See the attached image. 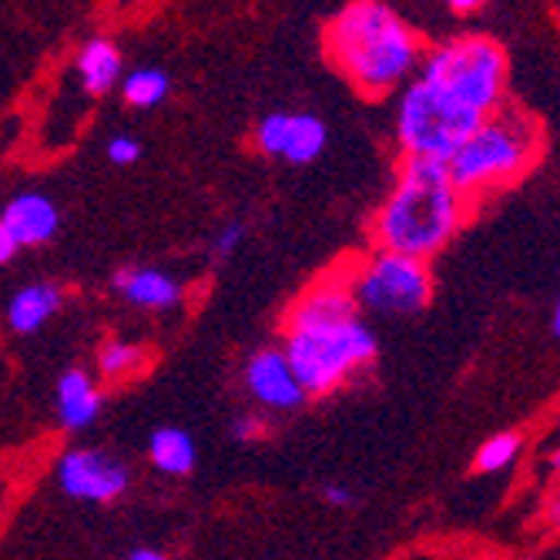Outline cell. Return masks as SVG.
Returning <instances> with one entry per match:
<instances>
[{"label":"cell","mask_w":560,"mask_h":560,"mask_svg":"<svg viewBox=\"0 0 560 560\" xmlns=\"http://www.w3.org/2000/svg\"><path fill=\"white\" fill-rule=\"evenodd\" d=\"M323 497H326V503H332V506H349V503H352V490L342 487V483H329V487L323 490Z\"/></svg>","instance_id":"obj_23"},{"label":"cell","mask_w":560,"mask_h":560,"mask_svg":"<svg viewBox=\"0 0 560 560\" xmlns=\"http://www.w3.org/2000/svg\"><path fill=\"white\" fill-rule=\"evenodd\" d=\"M148 456L162 474L185 477L195 467V440L178 427H162L148 440Z\"/></svg>","instance_id":"obj_17"},{"label":"cell","mask_w":560,"mask_h":560,"mask_svg":"<svg viewBox=\"0 0 560 560\" xmlns=\"http://www.w3.org/2000/svg\"><path fill=\"white\" fill-rule=\"evenodd\" d=\"M138 159H141V144H138L135 138L115 135V138L108 141V162H115V165H135Z\"/></svg>","instance_id":"obj_21"},{"label":"cell","mask_w":560,"mask_h":560,"mask_svg":"<svg viewBox=\"0 0 560 560\" xmlns=\"http://www.w3.org/2000/svg\"><path fill=\"white\" fill-rule=\"evenodd\" d=\"M547 521H550V527L560 530V493L547 503Z\"/></svg>","instance_id":"obj_28"},{"label":"cell","mask_w":560,"mask_h":560,"mask_svg":"<svg viewBox=\"0 0 560 560\" xmlns=\"http://www.w3.org/2000/svg\"><path fill=\"white\" fill-rule=\"evenodd\" d=\"M112 282L128 302L141 305V310H175V305L182 302V295H185L182 282L175 276L162 272V269H135V266H128V269H118L112 276Z\"/></svg>","instance_id":"obj_13"},{"label":"cell","mask_w":560,"mask_h":560,"mask_svg":"<svg viewBox=\"0 0 560 560\" xmlns=\"http://www.w3.org/2000/svg\"><path fill=\"white\" fill-rule=\"evenodd\" d=\"M517 453H521V436L517 433H497L490 436L480 450H477V460L474 467L480 474H497L503 467H511L517 460Z\"/></svg>","instance_id":"obj_20"},{"label":"cell","mask_w":560,"mask_h":560,"mask_svg":"<svg viewBox=\"0 0 560 560\" xmlns=\"http://www.w3.org/2000/svg\"><path fill=\"white\" fill-rule=\"evenodd\" d=\"M553 332L560 336V299H557V305H553Z\"/></svg>","instance_id":"obj_29"},{"label":"cell","mask_w":560,"mask_h":560,"mask_svg":"<svg viewBox=\"0 0 560 560\" xmlns=\"http://www.w3.org/2000/svg\"><path fill=\"white\" fill-rule=\"evenodd\" d=\"M61 302H65V295L55 282H31V285L18 289L14 299L8 302V326L18 336H31L40 326H47L50 316H58Z\"/></svg>","instance_id":"obj_14"},{"label":"cell","mask_w":560,"mask_h":560,"mask_svg":"<svg viewBox=\"0 0 560 560\" xmlns=\"http://www.w3.org/2000/svg\"><path fill=\"white\" fill-rule=\"evenodd\" d=\"M101 413V393L84 370H65L58 380V417L65 430H84Z\"/></svg>","instance_id":"obj_16"},{"label":"cell","mask_w":560,"mask_h":560,"mask_svg":"<svg viewBox=\"0 0 560 560\" xmlns=\"http://www.w3.org/2000/svg\"><path fill=\"white\" fill-rule=\"evenodd\" d=\"M506 50L483 34H467L423 55L420 81L453 97L456 105L487 118L503 108L506 94Z\"/></svg>","instance_id":"obj_5"},{"label":"cell","mask_w":560,"mask_h":560,"mask_svg":"<svg viewBox=\"0 0 560 560\" xmlns=\"http://www.w3.org/2000/svg\"><path fill=\"white\" fill-rule=\"evenodd\" d=\"M285 360L305 396H329L376 360V336L363 319L285 329Z\"/></svg>","instance_id":"obj_4"},{"label":"cell","mask_w":560,"mask_h":560,"mask_svg":"<svg viewBox=\"0 0 560 560\" xmlns=\"http://www.w3.org/2000/svg\"><path fill=\"white\" fill-rule=\"evenodd\" d=\"M540 159V125L521 108H500L487 115L477 131L446 162L453 188L467 206L517 185Z\"/></svg>","instance_id":"obj_3"},{"label":"cell","mask_w":560,"mask_h":560,"mask_svg":"<svg viewBox=\"0 0 560 560\" xmlns=\"http://www.w3.org/2000/svg\"><path fill=\"white\" fill-rule=\"evenodd\" d=\"M18 248H21V245L11 238V232H8L4 225H0V266H8V262L18 256Z\"/></svg>","instance_id":"obj_24"},{"label":"cell","mask_w":560,"mask_h":560,"mask_svg":"<svg viewBox=\"0 0 560 560\" xmlns=\"http://www.w3.org/2000/svg\"><path fill=\"white\" fill-rule=\"evenodd\" d=\"M242 235H245V229H242L238 222L225 225V229H222V232L215 235V242H212V256H215V259H229V256H232V252L238 248Z\"/></svg>","instance_id":"obj_22"},{"label":"cell","mask_w":560,"mask_h":560,"mask_svg":"<svg viewBox=\"0 0 560 560\" xmlns=\"http://www.w3.org/2000/svg\"><path fill=\"white\" fill-rule=\"evenodd\" d=\"M232 433H235V440L256 436V420H252V417H238V420H235V427H232Z\"/></svg>","instance_id":"obj_25"},{"label":"cell","mask_w":560,"mask_h":560,"mask_svg":"<svg viewBox=\"0 0 560 560\" xmlns=\"http://www.w3.org/2000/svg\"><path fill=\"white\" fill-rule=\"evenodd\" d=\"M0 225L11 232V238L24 248L31 245H44L58 235L61 225V212L58 206L40 191H24L18 198L8 201L4 215H0Z\"/></svg>","instance_id":"obj_12"},{"label":"cell","mask_w":560,"mask_h":560,"mask_svg":"<svg viewBox=\"0 0 560 560\" xmlns=\"http://www.w3.org/2000/svg\"><path fill=\"white\" fill-rule=\"evenodd\" d=\"M480 8H483L480 0H453V4H450L453 14H474V11H480Z\"/></svg>","instance_id":"obj_27"},{"label":"cell","mask_w":560,"mask_h":560,"mask_svg":"<svg viewBox=\"0 0 560 560\" xmlns=\"http://www.w3.org/2000/svg\"><path fill=\"white\" fill-rule=\"evenodd\" d=\"M172 81L162 68H138L121 78V94L131 108H155L168 97Z\"/></svg>","instance_id":"obj_18"},{"label":"cell","mask_w":560,"mask_h":560,"mask_svg":"<svg viewBox=\"0 0 560 560\" xmlns=\"http://www.w3.org/2000/svg\"><path fill=\"white\" fill-rule=\"evenodd\" d=\"M329 61L366 97L389 94L423 65V40L389 4L352 0L323 31Z\"/></svg>","instance_id":"obj_1"},{"label":"cell","mask_w":560,"mask_h":560,"mask_svg":"<svg viewBox=\"0 0 560 560\" xmlns=\"http://www.w3.org/2000/svg\"><path fill=\"white\" fill-rule=\"evenodd\" d=\"M349 292L360 310L380 316H413L427 310L433 299V276L427 262L393 256V252H373L363 266H355L349 276Z\"/></svg>","instance_id":"obj_7"},{"label":"cell","mask_w":560,"mask_h":560,"mask_svg":"<svg viewBox=\"0 0 560 560\" xmlns=\"http://www.w3.org/2000/svg\"><path fill=\"white\" fill-rule=\"evenodd\" d=\"M128 560H168V553L151 550V547H138V550H131V553H128Z\"/></svg>","instance_id":"obj_26"},{"label":"cell","mask_w":560,"mask_h":560,"mask_svg":"<svg viewBox=\"0 0 560 560\" xmlns=\"http://www.w3.org/2000/svg\"><path fill=\"white\" fill-rule=\"evenodd\" d=\"M121 50L115 40L108 37H91L81 55H78V78H81V88L91 94V97H101L108 94L118 81H121Z\"/></svg>","instance_id":"obj_15"},{"label":"cell","mask_w":560,"mask_h":560,"mask_svg":"<svg viewBox=\"0 0 560 560\" xmlns=\"http://www.w3.org/2000/svg\"><path fill=\"white\" fill-rule=\"evenodd\" d=\"M245 386L269 410H295V406L310 399L299 386L282 349H259L252 355L245 363Z\"/></svg>","instance_id":"obj_10"},{"label":"cell","mask_w":560,"mask_h":560,"mask_svg":"<svg viewBox=\"0 0 560 560\" xmlns=\"http://www.w3.org/2000/svg\"><path fill=\"white\" fill-rule=\"evenodd\" d=\"M480 121V115L456 105L453 97L440 94L436 88L417 78L402 91L396 108V138L402 148V159L446 165L460 151V144L477 131Z\"/></svg>","instance_id":"obj_6"},{"label":"cell","mask_w":560,"mask_h":560,"mask_svg":"<svg viewBox=\"0 0 560 560\" xmlns=\"http://www.w3.org/2000/svg\"><path fill=\"white\" fill-rule=\"evenodd\" d=\"M144 349L135 346V342H121V339H112L101 346L97 352V370L105 380H125V376H135L141 366H144Z\"/></svg>","instance_id":"obj_19"},{"label":"cell","mask_w":560,"mask_h":560,"mask_svg":"<svg viewBox=\"0 0 560 560\" xmlns=\"http://www.w3.org/2000/svg\"><path fill=\"white\" fill-rule=\"evenodd\" d=\"M58 483L74 500L115 503L118 497H125L131 474L115 456L101 453L94 446H78V450H68L58 460Z\"/></svg>","instance_id":"obj_8"},{"label":"cell","mask_w":560,"mask_h":560,"mask_svg":"<svg viewBox=\"0 0 560 560\" xmlns=\"http://www.w3.org/2000/svg\"><path fill=\"white\" fill-rule=\"evenodd\" d=\"M360 319V305H355L346 279H323L313 289H305L285 316V329L299 326H323V323H346Z\"/></svg>","instance_id":"obj_11"},{"label":"cell","mask_w":560,"mask_h":560,"mask_svg":"<svg viewBox=\"0 0 560 560\" xmlns=\"http://www.w3.org/2000/svg\"><path fill=\"white\" fill-rule=\"evenodd\" d=\"M329 141V128L316 115H285L272 112L259 121L256 128V144L262 155L285 159L292 165H310L323 155V148Z\"/></svg>","instance_id":"obj_9"},{"label":"cell","mask_w":560,"mask_h":560,"mask_svg":"<svg viewBox=\"0 0 560 560\" xmlns=\"http://www.w3.org/2000/svg\"><path fill=\"white\" fill-rule=\"evenodd\" d=\"M467 209L470 206L453 188L446 165L402 159L396 185L373 219V238L393 256L430 262L460 232Z\"/></svg>","instance_id":"obj_2"},{"label":"cell","mask_w":560,"mask_h":560,"mask_svg":"<svg viewBox=\"0 0 560 560\" xmlns=\"http://www.w3.org/2000/svg\"><path fill=\"white\" fill-rule=\"evenodd\" d=\"M553 467H557V470H560V450H557V453H553Z\"/></svg>","instance_id":"obj_30"}]
</instances>
